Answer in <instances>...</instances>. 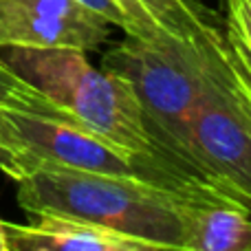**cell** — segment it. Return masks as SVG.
<instances>
[{
	"mask_svg": "<svg viewBox=\"0 0 251 251\" xmlns=\"http://www.w3.org/2000/svg\"><path fill=\"white\" fill-rule=\"evenodd\" d=\"M101 69L128 84L161 154L190 172L183 163L187 119L227 75L221 29L183 35L152 26L141 33H126L122 42L106 51Z\"/></svg>",
	"mask_w": 251,
	"mask_h": 251,
	"instance_id": "cell-1",
	"label": "cell"
},
{
	"mask_svg": "<svg viewBox=\"0 0 251 251\" xmlns=\"http://www.w3.org/2000/svg\"><path fill=\"white\" fill-rule=\"evenodd\" d=\"M16 185L18 205L31 216L40 212L69 214L141 238L156 251L181 249L185 183L165 185L139 174L38 165Z\"/></svg>",
	"mask_w": 251,
	"mask_h": 251,
	"instance_id": "cell-2",
	"label": "cell"
},
{
	"mask_svg": "<svg viewBox=\"0 0 251 251\" xmlns=\"http://www.w3.org/2000/svg\"><path fill=\"white\" fill-rule=\"evenodd\" d=\"M0 60L16 77L86 128L130 152L165 159L148 132L128 84L93 66L86 51L75 47H4Z\"/></svg>",
	"mask_w": 251,
	"mask_h": 251,
	"instance_id": "cell-3",
	"label": "cell"
},
{
	"mask_svg": "<svg viewBox=\"0 0 251 251\" xmlns=\"http://www.w3.org/2000/svg\"><path fill=\"white\" fill-rule=\"evenodd\" d=\"M0 134L20 161L22 176L38 165L139 174L165 185H181L194 176L168 159H150L117 146L79 124L47 97L22 108L0 106Z\"/></svg>",
	"mask_w": 251,
	"mask_h": 251,
	"instance_id": "cell-4",
	"label": "cell"
},
{
	"mask_svg": "<svg viewBox=\"0 0 251 251\" xmlns=\"http://www.w3.org/2000/svg\"><path fill=\"white\" fill-rule=\"evenodd\" d=\"M183 163L251 209V119L231 88L229 69L187 119Z\"/></svg>",
	"mask_w": 251,
	"mask_h": 251,
	"instance_id": "cell-5",
	"label": "cell"
},
{
	"mask_svg": "<svg viewBox=\"0 0 251 251\" xmlns=\"http://www.w3.org/2000/svg\"><path fill=\"white\" fill-rule=\"evenodd\" d=\"M113 25L79 0H0V49L75 47L97 51Z\"/></svg>",
	"mask_w": 251,
	"mask_h": 251,
	"instance_id": "cell-6",
	"label": "cell"
},
{
	"mask_svg": "<svg viewBox=\"0 0 251 251\" xmlns=\"http://www.w3.org/2000/svg\"><path fill=\"white\" fill-rule=\"evenodd\" d=\"M181 251H251V209L192 178L183 185Z\"/></svg>",
	"mask_w": 251,
	"mask_h": 251,
	"instance_id": "cell-7",
	"label": "cell"
},
{
	"mask_svg": "<svg viewBox=\"0 0 251 251\" xmlns=\"http://www.w3.org/2000/svg\"><path fill=\"white\" fill-rule=\"evenodd\" d=\"M9 251H156L154 245L100 223L57 212L35 214L31 225H9Z\"/></svg>",
	"mask_w": 251,
	"mask_h": 251,
	"instance_id": "cell-8",
	"label": "cell"
},
{
	"mask_svg": "<svg viewBox=\"0 0 251 251\" xmlns=\"http://www.w3.org/2000/svg\"><path fill=\"white\" fill-rule=\"evenodd\" d=\"M148 18L161 29L192 35L214 29L209 11L196 0H134Z\"/></svg>",
	"mask_w": 251,
	"mask_h": 251,
	"instance_id": "cell-9",
	"label": "cell"
},
{
	"mask_svg": "<svg viewBox=\"0 0 251 251\" xmlns=\"http://www.w3.org/2000/svg\"><path fill=\"white\" fill-rule=\"evenodd\" d=\"M223 53L229 69L231 88L251 119V51L243 42V38L227 25L223 31Z\"/></svg>",
	"mask_w": 251,
	"mask_h": 251,
	"instance_id": "cell-10",
	"label": "cell"
},
{
	"mask_svg": "<svg viewBox=\"0 0 251 251\" xmlns=\"http://www.w3.org/2000/svg\"><path fill=\"white\" fill-rule=\"evenodd\" d=\"M35 100H40V93L25 84L20 77L11 73L0 60V106H31Z\"/></svg>",
	"mask_w": 251,
	"mask_h": 251,
	"instance_id": "cell-11",
	"label": "cell"
},
{
	"mask_svg": "<svg viewBox=\"0 0 251 251\" xmlns=\"http://www.w3.org/2000/svg\"><path fill=\"white\" fill-rule=\"evenodd\" d=\"M227 4V26L243 38L251 51V0H225Z\"/></svg>",
	"mask_w": 251,
	"mask_h": 251,
	"instance_id": "cell-12",
	"label": "cell"
},
{
	"mask_svg": "<svg viewBox=\"0 0 251 251\" xmlns=\"http://www.w3.org/2000/svg\"><path fill=\"white\" fill-rule=\"evenodd\" d=\"M0 172L7 174L11 181H18L22 176V165L16 159V154L11 152V148L4 143L2 134H0Z\"/></svg>",
	"mask_w": 251,
	"mask_h": 251,
	"instance_id": "cell-13",
	"label": "cell"
},
{
	"mask_svg": "<svg viewBox=\"0 0 251 251\" xmlns=\"http://www.w3.org/2000/svg\"><path fill=\"white\" fill-rule=\"evenodd\" d=\"M0 251H9L7 249V223L0 221Z\"/></svg>",
	"mask_w": 251,
	"mask_h": 251,
	"instance_id": "cell-14",
	"label": "cell"
}]
</instances>
